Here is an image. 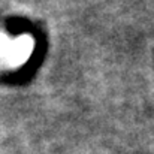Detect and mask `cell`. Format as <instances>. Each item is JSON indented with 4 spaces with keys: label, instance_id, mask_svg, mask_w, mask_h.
I'll return each instance as SVG.
<instances>
[{
    "label": "cell",
    "instance_id": "6da1fadb",
    "mask_svg": "<svg viewBox=\"0 0 154 154\" xmlns=\"http://www.w3.org/2000/svg\"><path fill=\"white\" fill-rule=\"evenodd\" d=\"M33 48V41L29 36H20L17 39H9L0 35V58L12 64H18L27 60Z\"/></svg>",
    "mask_w": 154,
    "mask_h": 154
}]
</instances>
